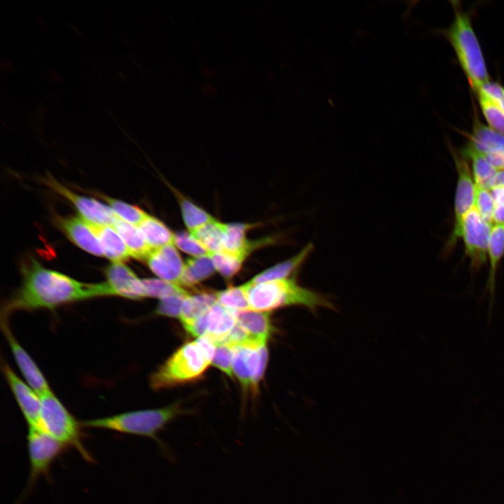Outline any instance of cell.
<instances>
[{
	"mask_svg": "<svg viewBox=\"0 0 504 504\" xmlns=\"http://www.w3.org/2000/svg\"><path fill=\"white\" fill-rule=\"evenodd\" d=\"M22 281L2 309L8 316L18 310H54L60 306L99 297L98 284L78 281L43 267L31 258L22 267Z\"/></svg>",
	"mask_w": 504,
	"mask_h": 504,
	"instance_id": "cell-1",
	"label": "cell"
},
{
	"mask_svg": "<svg viewBox=\"0 0 504 504\" xmlns=\"http://www.w3.org/2000/svg\"><path fill=\"white\" fill-rule=\"evenodd\" d=\"M215 349L206 336L186 343L151 374V388L160 390L197 379L212 363Z\"/></svg>",
	"mask_w": 504,
	"mask_h": 504,
	"instance_id": "cell-2",
	"label": "cell"
},
{
	"mask_svg": "<svg viewBox=\"0 0 504 504\" xmlns=\"http://www.w3.org/2000/svg\"><path fill=\"white\" fill-rule=\"evenodd\" d=\"M244 286L251 310L268 312L290 305L304 306L312 311L319 307L333 309L326 298L300 286L294 278L258 284L248 281Z\"/></svg>",
	"mask_w": 504,
	"mask_h": 504,
	"instance_id": "cell-3",
	"label": "cell"
},
{
	"mask_svg": "<svg viewBox=\"0 0 504 504\" xmlns=\"http://www.w3.org/2000/svg\"><path fill=\"white\" fill-rule=\"evenodd\" d=\"M451 3L454 17L445 34L475 92L482 84L490 80L486 65L470 16L463 10L459 2Z\"/></svg>",
	"mask_w": 504,
	"mask_h": 504,
	"instance_id": "cell-4",
	"label": "cell"
},
{
	"mask_svg": "<svg viewBox=\"0 0 504 504\" xmlns=\"http://www.w3.org/2000/svg\"><path fill=\"white\" fill-rule=\"evenodd\" d=\"M179 403L157 408L130 411L112 416L81 421L83 427L147 437L154 440L164 450L158 438V433L177 416L183 413Z\"/></svg>",
	"mask_w": 504,
	"mask_h": 504,
	"instance_id": "cell-5",
	"label": "cell"
},
{
	"mask_svg": "<svg viewBox=\"0 0 504 504\" xmlns=\"http://www.w3.org/2000/svg\"><path fill=\"white\" fill-rule=\"evenodd\" d=\"M39 427L65 447L75 449L86 461H93L82 441L81 423L65 407L52 391L40 395Z\"/></svg>",
	"mask_w": 504,
	"mask_h": 504,
	"instance_id": "cell-6",
	"label": "cell"
},
{
	"mask_svg": "<svg viewBox=\"0 0 504 504\" xmlns=\"http://www.w3.org/2000/svg\"><path fill=\"white\" fill-rule=\"evenodd\" d=\"M457 172L454 197V221L452 232L444 246V252L453 250L461 238L462 225L466 214L475 206V185L468 161L461 155L451 149Z\"/></svg>",
	"mask_w": 504,
	"mask_h": 504,
	"instance_id": "cell-7",
	"label": "cell"
},
{
	"mask_svg": "<svg viewBox=\"0 0 504 504\" xmlns=\"http://www.w3.org/2000/svg\"><path fill=\"white\" fill-rule=\"evenodd\" d=\"M27 449L29 459L28 486L30 488L50 470L53 461L65 446L40 427L28 428Z\"/></svg>",
	"mask_w": 504,
	"mask_h": 504,
	"instance_id": "cell-8",
	"label": "cell"
},
{
	"mask_svg": "<svg viewBox=\"0 0 504 504\" xmlns=\"http://www.w3.org/2000/svg\"><path fill=\"white\" fill-rule=\"evenodd\" d=\"M493 225L485 221L474 206L465 216L461 238L472 269L478 270L488 260V245Z\"/></svg>",
	"mask_w": 504,
	"mask_h": 504,
	"instance_id": "cell-9",
	"label": "cell"
},
{
	"mask_svg": "<svg viewBox=\"0 0 504 504\" xmlns=\"http://www.w3.org/2000/svg\"><path fill=\"white\" fill-rule=\"evenodd\" d=\"M51 190L70 201L76 208L81 218L94 225H113L118 217L111 209L102 202L85 196H80L69 190L55 178L48 175L43 179Z\"/></svg>",
	"mask_w": 504,
	"mask_h": 504,
	"instance_id": "cell-10",
	"label": "cell"
},
{
	"mask_svg": "<svg viewBox=\"0 0 504 504\" xmlns=\"http://www.w3.org/2000/svg\"><path fill=\"white\" fill-rule=\"evenodd\" d=\"M106 281L102 282L104 296L131 300L146 298L142 279L123 262H112L104 270Z\"/></svg>",
	"mask_w": 504,
	"mask_h": 504,
	"instance_id": "cell-11",
	"label": "cell"
},
{
	"mask_svg": "<svg viewBox=\"0 0 504 504\" xmlns=\"http://www.w3.org/2000/svg\"><path fill=\"white\" fill-rule=\"evenodd\" d=\"M1 329L7 340L16 364L27 384L40 396L51 391L39 368L16 340L8 323V317L1 315Z\"/></svg>",
	"mask_w": 504,
	"mask_h": 504,
	"instance_id": "cell-12",
	"label": "cell"
},
{
	"mask_svg": "<svg viewBox=\"0 0 504 504\" xmlns=\"http://www.w3.org/2000/svg\"><path fill=\"white\" fill-rule=\"evenodd\" d=\"M2 370L29 427H39L41 408L40 396L23 382L6 362L2 363Z\"/></svg>",
	"mask_w": 504,
	"mask_h": 504,
	"instance_id": "cell-13",
	"label": "cell"
},
{
	"mask_svg": "<svg viewBox=\"0 0 504 504\" xmlns=\"http://www.w3.org/2000/svg\"><path fill=\"white\" fill-rule=\"evenodd\" d=\"M468 137V144L484 155L498 171L504 169V135L482 123L476 115Z\"/></svg>",
	"mask_w": 504,
	"mask_h": 504,
	"instance_id": "cell-14",
	"label": "cell"
},
{
	"mask_svg": "<svg viewBox=\"0 0 504 504\" xmlns=\"http://www.w3.org/2000/svg\"><path fill=\"white\" fill-rule=\"evenodd\" d=\"M145 261L150 270L160 279L180 285L185 262L174 244L152 249Z\"/></svg>",
	"mask_w": 504,
	"mask_h": 504,
	"instance_id": "cell-15",
	"label": "cell"
},
{
	"mask_svg": "<svg viewBox=\"0 0 504 504\" xmlns=\"http://www.w3.org/2000/svg\"><path fill=\"white\" fill-rule=\"evenodd\" d=\"M57 224L66 237L79 248L94 255H104L98 237L90 224L82 218L58 217Z\"/></svg>",
	"mask_w": 504,
	"mask_h": 504,
	"instance_id": "cell-16",
	"label": "cell"
},
{
	"mask_svg": "<svg viewBox=\"0 0 504 504\" xmlns=\"http://www.w3.org/2000/svg\"><path fill=\"white\" fill-rule=\"evenodd\" d=\"M260 365L259 347L244 345L234 346L232 369L243 388H253V382Z\"/></svg>",
	"mask_w": 504,
	"mask_h": 504,
	"instance_id": "cell-17",
	"label": "cell"
},
{
	"mask_svg": "<svg viewBox=\"0 0 504 504\" xmlns=\"http://www.w3.org/2000/svg\"><path fill=\"white\" fill-rule=\"evenodd\" d=\"M237 312L231 311L216 302L207 314V332L215 345L221 343L236 325Z\"/></svg>",
	"mask_w": 504,
	"mask_h": 504,
	"instance_id": "cell-18",
	"label": "cell"
},
{
	"mask_svg": "<svg viewBox=\"0 0 504 504\" xmlns=\"http://www.w3.org/2000/svg\"><path fill=\"white\" fill-rule=\"evenodd\" d=\"M237 321L257 346L266 344L273 330L268 312L253 310L238 312Z\"/></svg>",
	"mask_w": 504,
	"mask_h": 504,
	"instance_id": "cell-19",
	"label": "cell"
},
{
	"mask_svg": "<svg viewBox=\"0 0 504 504\" xmlns=\"http://www.w3.org/2000/svg\"><path fill=\"white\" fill-rule=\"evenodd\" d=\"M90 225L98 237L104 255L113 262H122L131 257L125 241L112 225Z\"/></svg>",
	"mask_w": 504,
	"mask_h": 504,
	"instance_id": "cell-20",
	"label": "cell"
},
{
	"mask_svg": "<svg viewBox=\"0 0 504 504\" xmlns=\"http://www.w3.org/2000/svg\"><path fill=\"white\" fill-rule=\"evenodd\" d=\"M113 226L125 241L131 257L146 260L152 248L139 227L118 218Z\"/></svg>",
	"mask_w": 504,
	"mask_h": 504,
	"instance_id": "cell-21",
	"label": "cell"
},
{
	"mask_svg": "<svg viewBox=\"0 0 504 504\" xmlns=\"http://www.w3.org/2000/svg\"><path fill=\"white\" fill-rule=\"evenodd\" d=\"M313 250V245L308 244L298 253L292 258L278 263L254 276L249 281L258 284L265 281L287 279L305 261Z\"/></svg>",
	"mask_w": 504,
	"mask_h": 504,
	"instance_id": "cell-22",
	"label": "cell"
},
{
	"mask_svg": "<svg viewBox=\"0 0 504 504\" xmlns=\"http://www.w3.org/2000/svg\"><path fill=\"white\" fill-rule=\"evenodd\" d=\"M461 155L471 162V171L476 186L490 190L498 170L484 155L467 144L461 151Z\"/></svg>",
	"mask_w": 504,
	"mask_h": 504,
	"instance_id": "cell-23",
	"label": "cell"
},
{
	"mask_svg": "<svg viewBox=\"0 0 504 504\" xmlns=\"http://www.w3.org/2000/svg\"><path fill=\"white\" fill-rule=\"evenodd\" d=\"M251 226L241 223H225L223 251L235 254L244 255L247 257L253 250V243L246 239V231Z\"/></svg>",
	"mask_w": 504,
	"mask_h": 504,
	"instance_id": "cell-24",
	"label": "cell"
},
{
	"mask_svg": "<svg viewBox=\"0 0 504 504\" xmlns=\"http://www.w3.org/2000/svg\"><path fill=\"white\" fill-rule=\"evenodd\" d=\"M216 302V293L189 294L183 302L179 316L183 326L192 323L206 313Z\"/></svg>",
	"mask_w": 504,
	"mask_h": 504,
	"instance_id": "cell-25",
	"label": "cell"
},
{
	"mask_svg": "<svg viewBox=\"0 0 504 504\" xmlns=\"http://www.w3.org/2000/svg\"><path fill=\"white\" fill-rule=\"evenodd\" d=\"M138 227L152 249L174 244V234L162 221L149 214Z\"/></svg>",
	"mask_w": 504,
	"mask_h": 504,
	"instance_id": "cell-26",
	"label": "cell"
},
{
	"mask_svg": "<svg viewBox=\"0 0 504 504\" xmlns=\"http://www.w3.org/2000/svg\"><path fill=\"white\" fill-rule=\"evenodd\" d=\"M216 269L209 255L193 257L185 262L180 280L181 286H193L211 276Z\"/></svg>",
	"mask_w": 504,
	"mask_h": 504,
	"instance_id": "cell-27",
	"label": "cell"
},
{
	"mask_svg": "<svg viewBox=\"0 0 504 504\" xmlns=\"http://www.w3.org/2000/svg\"><path fill=\"white\" fill-rule=\"evenodd\" d=\"M225 223L216 219L195 229L190 234L197 239L209 252L217 253L223 251Z\"/></svg>",
	"mask_w": 504,
	"mask_h": 504,
	"instance_id": "cell-28",
	"label": "cell"
},
{
	"mask_svg": "<svg viewBox=\"0 0 504 504\" xmlns=\"http://www.w3.org/2000/svg\"><path fill=\"white\" fill-rule=\"evenodd\" d=\"M504 256V225L492 226L488 245V261L489 275L488 285L491 293L493 292L496 274L498 265Z\"/></svg>",
	"mask_w": 504,
	"mask_h": 504,
	"instance_id": "cell-29",
	"label": "cell"
},
{
	"mask_svg": "<svg viewBox=\"0 0 504 504\" xmlns=\"http://www.w3.org/2000/svg\"><path fill=\"white\" fill-rule=\"evenodd\" d=\"M217 302L225 308L235 312L251 310L247 292L244 284L230 286L216 293Z\"/></svg>",
	"mask_w": 504,
	"mask_h": 504,
	"instance_id": "cell-30",
	"label": "cell"
},
{
	"mask_svg": "<svg viewBox=\"0 0 504 504\" xmlns=\"http://www.w3.org/2000/svg\"><path fill=\"white\" fill-rule=\"evenodd\" d=\"M488 127L504 135V111L482 92H475Z\"/></svg>",
	"mask_w": 504,
	"mask_h": 504,
	"instance_id": "cell-31",
	"label": "cell"
},
{
	"mask_svg": "<svg viewBox=\"0 0 504 504\" xmlns=\"http://www.w3.org/2000/svg\"><path fill=\"white\" fill-rule=\"evenodd\" d=\"M214 266L223 277L230 279L240 270L246 256L225 251L210 253L209 255Z\"/></svg>",
	"mask_w": 504,
	"mask_h": 504,
	"instance_id": "cell-32",
	"label": "cell"
},
{
	"mask_svg": "<svg viewBox=\"0 0 504 504\" xmlns=\"http://www.w3.org/2000/svg\"><path fill=\"white\" fill-rule=\"evenodd\" d=\"M182 217L188 232H191L214 219L209 213L183 197H179Z\"/></svg>",
	"mask_w": 504,
	"mask_h": 504,
	"instance_id": "cell-33",
	"label": "cell"
},
{
	"mask_svg": "<svg viewBox=\"0 0 504 504\" xmlns=\"http://www.w3.org/2000/svg\"><path fill=\"white\" fill-rule=\"evenodd\" d=\"M99 196L108 203V206L118 218L131 224L138 226L148 215L142 209L134 205L104 195L100 194Z\"/></svg>",
	"mask_w": 504,
	"mask_h": 504,
	"instance_id": "cell-34",
	"label": "cell"
},
{
	"mask_svg": "<svg viewBox=\"0 0 504 504\" xmlns=\"http://www.w3.org/2000/svg\"><path fill=\"white\" fill-rule=\"evenodd\" d=\"M142 281L146 298H158L161 300L174 295L190 294L179 284L161 279L149 278Z\"/></svg>",
	"mask_w": 504,
	"mask_h": 504,
	"instance_id": "cell-35",
	"label": "cell"
},
{
	"mask_svg": "<svg viewBox=\"0 0 504 504\" xmlns=\"http://www.w3.org/2000/svg\"><path fill=\"white\" fill-rule=\"evenodd\" d=\"M475 207L485 221L493 225L494 200L490 190L475 186Z\"/></svg>",
	"mask_w": 504,
	"mask_h": 504,
	"instance_id": "cell-36",
	"label": "cell"
},
{
	"mask_svg": "<svg viewBox=\"0 0 504 504\" xmlns=\"http://www.w3.org/2000/svg\"><path fill=\"white\" fill-rule=\"evenodd\" d=\"M174 244L180 250L193 257L209 255L207 250L190 232H180L174 234Z\"/></svg>",
	"mask_w": 504,
	"mask_h": 504,
	"instance_id": "cell-37",
	"label": "cell"
},
{
	"mask_svg": "<svg viewBox=\"0 0 504 504\" xmlns=\"http://www.w3.org/2000/svg\"><path fill=\"white\" fill-rule=\"evenodd\" d=\"M233 356L234 346L227 344H217L211 363L227 376L232 377Z\"/></svg>",
	"mask_w": 504,
	"mask_h": 504,
	"instance_id": "cell-38",
	"label": "cell"
},
{
	"mask_svg": "<svg viewBox=\"0 0 504 504\" xmlns=\"http://www.w3.org/2000/svg\"><path fill=\"white\" fill-rule=\"evenodd\" d=\"M188 295L178 294L161 299L155 314L169 317H179L183 302Z\"/></svg>",
	"mask_w": 504,
	"mask_h": 504,
	"instance_id": "cell-39",
	"label": "cell"
},
{
	"mask_svg": "<svg viewBox=\"0 0 504 504\" xmlns=\"http://www.w3.org/2000/svg\"><path fill=\"white\" fill-rule=\"evenodd\" d=\"M477 90L482 92L504 111V87L499 83L489 80L482 84Z\"/></svg>",
	"mask_w": 504,
	"mask_h": 504,
	"instance_id": "cell-40",
	"label": "cell"
},
{
	"mask_svg": "<svg viewBox=\"0 0 504 504\" xmlns=\"http://www.w3.org/2000/svg\"><path fill=\"white\" fill-rule=\"evenodd\" d=\"M490 191L494 200L493 225H504V188H493Z\"/></svg>",
	"mask_w": 504,
	"mask_h": 504,
	"instance_id": "cell-41",
	"label": "cell"
},
{
	"mask_svg": "<svg viewBox=\"0 0 504 504\" xmlns=\"http://www.w3.org/2000/svg\"><path fill=\"white\" fill-rule=\"evenodd\" d=\"M498 187L504 188V169L498 171L491 182L490 190Z\"/></svg>",
	"mask_w": 504,
	"mask_h": 504,
	"instance_id": "cell-42",
	"label": "cell"
}]
</instances>
